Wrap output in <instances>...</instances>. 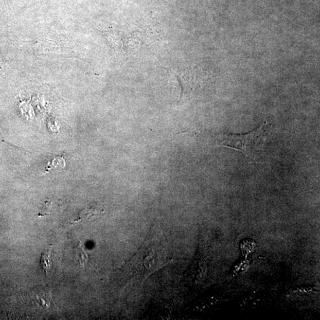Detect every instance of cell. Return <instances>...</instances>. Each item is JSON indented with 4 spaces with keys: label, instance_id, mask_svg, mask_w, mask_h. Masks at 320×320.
<instances>
[{
    "label": "cell",
    "instance_id": "8992f818",
    "mask_svg": "<svg viewBox=\"0 0 320 320\" xmlns=\"http://www.w3.org/2000/svg\"><path fill=\"white\" fill-rule=\"evenodd\" d=\"M0 142H4V143H7V144H9V145H10V146H13V147H15V148H16L20 149V150H21V148H18V147H16V146H15L14 145H13L11 144V143H9V142H5V141L3 139V138H2V137L1 136V135H0Z\"/></svg>",
    "mask_w": 320,
    "mask_h": 320
},
{
    "label": "cell",
    "instance_id": "6da1fadb",
    "mask_svg": "<svg viewBox=\"0 0 320 320\" xmlns=\"http://www.w3.org/2000/svg\"><path fill=\"white\" fill-rule=\"evenodd\" d=\"M267 129L264 123L249 134L222 135L221 145L241 152L249 163L256 162L264 150Z\"/></svg>",
    "mask_w": 320,
    "mask_h": 320
},
{
    "label": "cell",
    "instance_id": "5b68a950",
    "mask_svg": "<svg viewBox=\"0 0 320 320\" xmlns=\"http://www.w3.org/2000/svg\"><path fill=\"white\" fill-rule=\"evenodd\" d=\"M79 250H78V255H80V257L81 258L80 260L81 265L83 266L85 264V263L88 262L89 260V257L88 254H87L86 252L83 248H81V246H79Z\"/></svg>",
    "mask_w": 320,
    "mask_h": 320
},
{
    "label": "cell",
    "instance_id": "7a4b0ae2",
    "mask_svg": "<svg viewBox=\"0 0 320 320\" xmlns=\"http://www.w3.org/2000/svg\"><path fill=\"white\" fill-rule=\"evenodd\" d=\"M51 250H52V246H50V249L46 251L42 254L41 262H40V265L42 266L43 269H44L46 273H48L50 272L51 268H52V260H51Z\"/></svg>",
    "mask_w": 320,
    "mask_h": 320
},
{
    "label": "cell",
    "instance_id": "3957f363",
    "mask_svg": "<svg viewBox=\"0 0 320 320\" xmlns=\"http://www.w3.org/2000/svg\"><path fill=\"white\" fill-rule=\"evenodd\" d=\"M66 166V161L62 158V157H55V158L47 162V167L45 168V172H50L52 169H55L57 168L59 169H64Z\"/></svg>",
    "mask_w": 320,
    "mask_h": 320
},
{
    "label": "cell",
    "instance_id": "277c9868",
    "mask_svg": "<svg viewBox=\"0 0 320 320\" xmlns=\"http://www.w3.org/2000/svg\"><path fill=\"white\" fill-rule=\"evenodd\" d=\"M101 213L102 211H100L98 210H96V209H85V210H83L81 213H80L79 215H78L77 219H75V220L73 222H74V223L73 224H75V222L83 220L84 219L89 218V217L96 216L99 215V214Z\"/></svg>",
    "mask_w": 320,
    "mask_h": 320
}]
</instances>
